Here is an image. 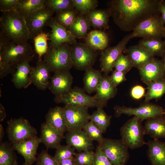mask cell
<instances>
[{"label": "cell", "mask_w": 165, "mask_h": 165, "mask_svg": "<svg viewBox=\"0 0 165 165\" xmlns=\"http://www.w3.org/2000/svg\"><path fill=\"white\" fill-rule=\"evenodd\" d=\"M164 116H165V108L164 109Z\"/></svg>", "instance_id": "obj_59"}, {"label": "cell", "mask_w": 165, "mask_h": 165, "mask_svg": "<svg viewBox=\"0 0 165 165\" xmlns=\"http://www.w3.org/2000/svg\"><path fill=\"white\" fill-rule=\"evenodd\" d=\"M83 130L92 141H97L100 144L103 140V133L92 121H89L87 122Z\"/></svg>", "instance_id": "obj_41"}, {"label": "cell", "mask_w": 165, "mask_h": 165, "mask_svg": "<svg viewBox=\"0 0 165 165\" xmlns=\"http://www.w3.org/2000/svg\"><path fill=\"white\" fill-rule=\"evenodd\" d=\"M54 101L57 103L77 105L88 108L104 107L94 96L87 95L82 90L78 87L72 89L65 94L55 96Z\"/></svg>", "instance_id": "obj_13"}, {"label": "cell", "mask_w": 165, "mask_h": 165, "mask_svg": "<svg viewBox=\"0 0 165 165\" xmlns=\"http://www.w3.org/2000/svg\"><path fill=\"white\" fill-rule=\"evenodd\" d=\"M49 33L42 32L33 38L35 51L41 57L44 55L48 51V46L47 41L50 40Z\"/></svg>", "instance_id": "obj_38"}, {"label": "cell", "mask_w": 165, "mask_h": 165, "mask_svg": "<svg viewBox=\"0 0 165 165\" xmlns=\"http://www.w3.org/2000/svg\"><path fill=\"white\" fill-rule=\"evenodd\" d=\"M71 45L64 43L57 47L49 46L44 55L43 60L50 72L54 73L70 71L72 67L71 49Z\"/></svg>", "instance_id": "obj_3"}, {"label": "cell", "mask_w": 165, "mask_h": 165, "mask_svg": "<svg viewBox=\"0 0 165 165\" xmlns=\"http://www.w3.org/2000/svg\"><path fill=\"white\" fill-rule=\"evenodd\" d=\"M54 158L59 164L61 161L69 159L73 156L75 153V149L68 145H59L56 149Z\"/></svg>", "instance_id": "obj_42"}, {"label": "cell", "mask_w": 165, "mask_h": 165, "mask_svg": "<svg viewBox=\"0 0 165 165\" xmlns=\"http://www.w3.org/2000/svg\"><path fill=\"white\" fill-rule=\"evenodd\" d=\"M161 57H162L161 60L162 64L163 75L164 77H165V51Z\"/></svg>", "instance_id": "obj_54"}, {"label": "cell", "mask_w": 165, "mask_h": 165, "mask_svg": "<svg viewBox=\"0 0 165 165\" xmlns=\"http://www.w3.org/2000/svg\"><path fill=\"white\" fill-rule=\"evenodd\" d=\"M63 108L67 131L83 130L89 120V108L72 104H65Z\"/></svg>", "instance_id": "obj_10"}, {"label": "cell", "mask_w": 165, "mask_h": 165, "mask_svg": "<svg viewBox=\"0 0 165 165\" xmlns=\"http://www.w3.org/2000/svg\"><path fill=\"white\" fill-rule=\"evenodd\" d=\"M71 54L73 66L79 70L92 67L97 56V50L85 43L76 42L71 45Z\"/></svg>", "instance_id": "obj_8"}, {"label": "cell", "mask_w": 165, "mask_h": 165, "mask_svg": "<svg viewBox=\"0 0 165 165\" xmlns=\"http://www.w3.org/2000/svg\"><path fill=\"white\" fill-rule=\"evenodd\" d=\"M116 87L112 82L109 77L106 75L102 76L94 96L105 107L108 101L116 94Z\"/></svg>", "instance_id": "obj_24"}, {"label": "cell", "mask_w": 165, "mask_h": 165, "mask_svg": "<svg viewBox=\"0 0 165 165\" xmlns=\"http://www.w3.org/2000/svg\"><path fill=\"white\" fill-rule=\"evenodd\" d=\"M4 131L2 125L0 124V142H2L4 136Z\"/></svg>", "instance_id": "obj_55"}, {"label": "cell", "mask_w": 165, "mask_h": 165, "mask_svg": "<svg viewBox=\"0 0 165 165\" xmlns=\"http://www.w3.org/2000/svg\"><path fill=\"white\" fill-rule=\"evenodd\" d=\"M45 6L55 13L75 8L73 0H46Z\"/></svg>", "instance_id": "obj_39"}, {"label": "cell", "mask_w": 165, "mask_h": 165, "mask_svg": "<svg viewBox=\"0 0 165 165\" xmlns=\"http://www.w3.org/2000/svg\"><path fill=\"white\" fill-rule=\"evenodd\" d=\"M90 25L85 15L79 14L71 25L69 31L76 39L85 38Z\"/></svg>", "instance_id": "obj_32"}, {"label": "cell", "mask_w": 165, "mask_h": 165, "mask_svg": "<svg viewBox=\"0 0 165 165\" xmlns=\"http://www.w3.org/2000/svg\"><path fill=\"white\" fill-rule=\"evenodd\" d=\"M114 109L116 117H119L123 114L134 115L142 121L164 115V109L162 107L149 102H145L136 108L116 105Z\"/></svg>", "instance_id": "obj_9"}, {"label": "cell", "mask_w": 165, "mask_h": 165, "mask_svg": "<svg viewBox=\"0 0 165 165\" xmlns=\"http://www.w3.org/2000/svg\"><path fill=\"white\" fill-rule=\"evenodd\" d=\"M91 165H113L101 150L99 145L97 147L94 158Z\"/></svg>", "instance_id": "obj_47"}, {"label": "cell", "mask_w": 165, "mask_h": 165, "mask_svg": "<svg viewBox=\"0 0 165 165\" xmlns=\"http://www.w3.org/2000/svg\"><path fill=\"white\" fill-rule=\"evenodd\" d=\"M47 26L50 27L52 29L49 35L50 40L49 46L57 47L64 43L72 45L77 42L76 39L72 36L70 32L58 24L54 17L49 21Z\"/></svg>", "instance_id": "obj_15"}, {"label": "cell", "mask_w": 165, "mask_h": 165, "mask_svg": "<svg viewBox=\"0 0 165 165\" xmlns=\"http://www.w3.org/2000/svg\"><path fill=\"white\" fill-rule=\"evenodd\" d=\"M22 0H0V11L4 13L16 10Z\"/></svg>", "instance_id": "obj_46"}, {"label": "cell", "mask_w": 165, "mask_h": 165, "mask_svg": "<svg viewBox=\"0 0 165 165\" xmlns=\"http://www.w3.org/2000/svg\"><path fill=\"white\" fill-rule=\"evenodd\" d=\"M134 67L133 65L127 55L122 53L115 62L114 68L115 70L126 73Z\"/></svg>", "instance_id": "obj_43"}, {"label": "cell", "mask_w": 165, "mask_h": 165, "mask_svg": "<svg viewBox=\"0 0 165 165\" xmlns=\"http://www.w3.org/2000/svg\"><path fill=\"white\" fill-rule=\"evenodd\" d=\"M165 26L160 16L155 15L145 20L132 31L133 37L162 39L164 37Z\"/></svg>", "instance_id": "obj_12"}, {"label": "cell", "mask_w": 165, "mask_h": 165, "mask_svg": "<svg viewBox=\"0 0 165 165\" xmlns=\"http://www.w3.org/2000/svg\"><path fill=\"white\" fill-rule=\"evenodd\" d=\"M15 70V66L9 65L0 61V78L1 79L4 77L9 74H13Z\"/></svg>", "instance_id": "obj_49"}, {"label": "cell", "mask_w": 165, "mask_h": 165, "mask_svg": "<svg viewBox=\"0 0 165 165\" xmlns=\"http://www.w3.org/2000/svg\"><path fill=\"white\" fill-rule=\"evenodd\" d=\"M35 52L28 42L17 44L9 41L0 48V61L16 66L26 59L34 57Z\"/></svg>", "instance_id": "obj_5"}, {"label": "cell", "mask_w": 165, "mask_h": 165, "mask_svg": "<svg viewBox=\"0 0 165 165\" xmlns=\"http://www.w3.org/2000/svg\"><path fill=\"white\" fill-rule=\"evenodd\" d=\"M138 69L142 81L147 85L164 77L161 60L155 57Z\"/></svg>", "instance_id": "obj_19"}, {"label": "cell", "mask_w": 165, "mask_h": 165, "mask_svg": "<svg viewBox=\"0 0 165 165\" xmlns=\"http://www.w3.org/2000/svg\"><path fill=\"white\" fill-rule=\"evenodd\" d=\"M6 131L9 142L14 145L36 136L37 131L29 121L22 117L7 122Z\"/></svg>", "instance_id": "obj_6"}, {"label": "cell", "mask_w": 165, "mask_h": 165, "mask_svg": "<svg viewBox=\"0 0 165 165\" xmlns=\"http://www.w3.org/2000/svg\"><path fill=\"white\" fill-rule=\"evenodd\" d=\"M0 31L11 41L17 44L28 42L29 31L25 19L16 10L2 13L0 18Z\"/></svg>", "instance_id": "obj_2"}, {"label": "cell", "mask_w": 165, "mask_h": 165, "mask_svg": "<svg viewBox=\"0 0 165 165\" xmlns=\"http://www.w3.org/2000/svg\"><path fill=\"white\" fill-rule=\"evenodd\" d=\"M95 152L92 151L80 152L75 153V162L76 165H91L94 160Z\"/></svg>", "instance_id": "obj_44"}, {"label": "cell", "mask_w": 165, "mask_h": 165, "mask_svg": "<svg viewBox=\"0 0 165 165\" xmlns=\"http://www.w3.org/2000/svg\"><path fill=\"white\" fill-rule=\"evenodd\" d=\"M160 10L161 15L160 17L163 23L165 24V2L164 0H161L160 6Z\"/></svg>", "instance_id": "obj_51"}, {"label": "cell", "mask_w": 165, "mask_h": 165, "mask_svg": "<svg viewBox=\"0 0 165 165\" xmlns=\"http://www.w3.org/2000/svg\"><path fill=\"white\" fill-rule=\"evenodd\" d=\"M46 0H22L16 11L25 19L31 13L45 6Z\"/></svg>", "instance_id": "obj_35"}, {"label": "cell", "mask_w": 165, "mask_h": 165, "mask_svg": "<svg viewBox=\"0 0 165 165\" xmlns=\"http://www.w3.org/2000/svg\"><path fill=\"white\" fill-rule=\"evenodd\" d=\"M33 58H28L15 66V71L12 74V81L17 88H26L32 83L30 74L32 67L29 62Z\"/></svg>", "instance_id": "obj_22"}, {"label": "cell", "mask_w": 165, "mask_h": 165, "mask_svg": "<svg viewBox=\"0 0 165 165\" xmlns=\"http://www.w3.org/2000/svg\"><path fill=\"white\" fill-rule=\"evenodd\" d=\"M130 94L133 99L138 100L145 96V89L141 86L137 85L131 88Z\"/></svg>", "instance_id": "obj_50"}, {"label": "cell", "mask_w": 165, "mask_h": 165, "mask_svg": "<svg viewBox=\"0 0 165 165\" xmlns=\"http://www.w3.org/2000/svg\"><path fill=\"white\" fill-rule=\"evenodd\" d=\"M98 145L113 165H126L129 157L128 148L121 139L104 138Z\"/></svg>", "instance_id": "obj_7"}, {"label": "cell", "mask_w": 165, "mask_h": 165, "mask_svg": "<svg viewBox=\"0 0 165 165\" xmlns=\"http://www.w3.org/2000/svg\"><path fill=\"white\" fill-rule=\"evenodd\" d=\"M45 119L46 123L64 133L67 131L63 108L57 106L50 108Z\"/></svg>", "instance_id": "obj_28"}, {"label": "cell", "mask_w": 165, "mask_h": 165, "mask_svg": "<svg viewBox=\"0 0 165 165\" xmlns=\"http://www.w3.org/2000/svg\"><path fill=\"white\" fill-rule=\"evenodd\" d=\"M50 71L43 60L39 57L35 67H32L30 74L31 80L38 88L44 90L49 87Z\"/></svg>", "instance_id": "obj_20"}, {"label": "cell", "mask_w": 165, "mask_h": 165, "mask_svg": "<svg viewBox=\"0 0 165 165\" xmlns=\"http://www.w3.org/2000/svg\"><path fill=\"white\" fill-rule=\"evenodd\" d=\"M144 128L145 134L154 139L165 138V116L163 115L146 120Z\"/></svg>", "instance_id": "obj_27"}, {"label": "cell", "mask_w": 165, "mask_h": 165, "mask_svg": "<svg viewBox=\"0 0 165 165\" xmlns=\"http://www.w3.org/2000/svg\"><path fill=\"white\" fill-rule=\"evenodd\" d=\"M55 13L45 6L31 13L25 19L30 33V38H33L43 32L44 27L53 17Z\"/></svg>", "instance_id": "obj_14"}, {"label": "cell", "mask_w": 165, "mask_h": 165, "mask_svg": "<svg viewBox=\"0 0 165 165\" xmlns=\"http://www.w3.org/2000/svg\"><path fill=\"white\" fill-rule=\"evenodd\" d=\"M58 165H76L74 156L61 161L58 164Z\"/></svg>", "instance_id": "obj_52"}, {"label": "cell", "mask_w": 165, "mask_h": 165, "mask_svg": "<svg viewBox=\"0 0 165 165\" xmlns=\"http://www.w3.org/2000/svg\"><path fill=\"white\" fill-rule=\"evenodd\" d=\"M163 38H164V40L165 41V31H164V35Z\"/></svg>", "instance_id": "obj_58"}, {"label": "cell", "mask_w": 165, "mask_h": 165, "mask_svg": "<svg viewBox=\"0 0 165 165\" xmlns=\"http://www.w3.org/2000/svg\"><path fill=\"white\" fill-rule=\"evenodd\" d=\"M41 141L37 136L12 145V147L24 157L26 163L32 164L36 162L37 150Z\"/></svg>", "instance_id": "obj_17"}, {"label": "cell", "mask_w": 165, "mask_h": 165, "mask_svg": "<svg viewBox=\"0 0 165 165\" xmlns=\"http://www.w3.org/2000/svg\"><path fill=\"white\" fill-rule=\"evenodd\" d=\"M85 71L83 78L84 91L89 94L96 92L102 76L101 72L92 67Z\"/></svg>", "instance_id": "obj_30"}, {"label": "cell", "mask_w": 165, "mask_h": 165, "mask_svg": "<svg viewBox=\"0 0 165 165\" xmlns=\"http://www.w3.org/2000/svg\"><path fill=\"white\" fill-rule=\"evenodd\" d=\"M56 13L54 17L56 22L68 31L79 14L75 8Z\"/></svg>", "instance_id": "obj_36"}, {"label": "cell", "mask_w": 165, "mask_h": 165, "mask_svg": "<svg viewBox=\"0 0 165 165\" xmlns=\"http://www.w3.org/2000/svg\"><path fill=\"white\" fill-rule=\"evenodd\" d=\"M90 26L100 30H106L109 28V18L110 16L108 9H94L85 15Z\"/></svg>", "instance_id": "obj_26"}, {"label": "cell", "mask_w": 165, "mask_h": 165, "mask_svg": "<svg viewBox=\"0 0 165 165\" xmlns=\"http://www.w3.org/2000/svg\"><path fill=\"white\" fill-rule=\"evenodd\" d=\"M161 0H112L108 9L115 24L122 31H133L140 23L160 16Z\"/></svg>", "instance_id": "obj_1"}, {"label": "cell", "mask_w": 165, "mask_h": 165, "mask_svg": "<svg viewBox=\"0 0 165 165\" xmlns=\"http://www.w3.org/2000/svg\"><path fill=\"white\" fill-rule=\"evenodd\" d=\"M85 43L96 50H103L108 47L109 39L107 34L100 30L90 31L85 38Z\"/></svg>", "instance_id": "obj_29"}, {"label": "cell", "mask_w": 165, "mask_h": 165, "mask_svg": "<svg viewBox=\"0 0 165 165\" xmlns=\"http://www.w3.org/2000/svg\"><path fill=\"white\" fill-rule=\"evenodd\" d=\"M147 89L144 96L145 102L160 98L165 94V77L149 83L147 85Z\"/></svg>", "instance_id": "obj_33"}, {"label": "cell", "mask_w": 165, "mask_h": 165, "mask_svg": "<svg viewBox=\"0 0 165 165\" xmlns=\"http://www.w3.org/2000/svg\"><path fill=\"white\" fill-rule=\"evenodd\" d=\"M12 145L9 142L0 143V165H13L17 160Z\"/></svg>", "instance_id": "obj_37"}, {"label": "cell", "mask_w": 165, "mask_h": 165, "mask_svg": "<svg viewBox=\"0 0 165 165\" xmlns=\"http://www.w3.org/2000/svg\"><path fill=\"white\" fill-rule=\"evenodd\" d=\"M164 2H165V0H164Z\"/></svg>", "instance_id": "obj_60"}, {"label": "cell", "mask_w": 165, "mask_h": 165, "mask_svg": "<svg viewBox=\"0 0 165 165\" xmlns=\"http://www.w3.org/2000/svg\"><path fill=\"white\" fill-rule=\"evenodd\" d=\"M64 138L67 145L80 152L92 151L94 148L93 141L82 130L67 131Z\"/></svg>", "instance_id": "obj_18"}, {"label": "cell", "mask_w": 165, "mask_h": 165, "mask_svg": "<svg viewBox=\"0 0 165 165\" xmlns=\"http://www.w3.org/2000/svg\"><path fill=\"white\" fill-rule=\"evenodd\" d=\"M138 44L154 57H161L165 51V41L162 39L143 38Z\"/></svg>", "instance_id": "obj_31"}, {"label": "cell", "mask_w": 165, "mask_h": 165, "mask_svg": "<svg viewBox=\"0 0 165 165\" xmlns=\"http://www.w3.org/2000/svg\"><path fill=\"white\" fill-rule=\"evenodd\" d=\"M22 165H32V164L26 163H24L22 164Z\"/></svg>", "instance_id": "obj_57"}, {"label": "cell", "mask_w": 165, "mask_h": 165, "mask_svg": "<svg viewBox=\"0 0 165 165\" xmlns=\"http://www.w3.org/2000/svg\"><path fill=\"white\" fill-rule=\"evenodd\" d=\"M112 116L108 115L103 110V107L97 108L90 115L89 119L104 133L110 125Z\"/></svg>", "instance_id": "obj_34"}, {"label": "cell", "mask_w": 165, "mask_h": 165, "mask_svg": "<svg viewBox=\"0 0 165 165\" xmlns=\"http://www.w3.org/2000/svg\"><path fill=\"white\" fill-rule=\"evenodd\" d=\"M72 82L70 71L56 72L51 78L48 88L55 96L62 95L71 90Z\"/></svg>", "instance_id": "obj_16"}, {"label": "cell", "mask_w": 165, "mask_h": 165, "mask_svg": "<svg viewBox=\"0 0 165 165\" xmlns=\"http://www.w3.org/2000/svg\"><path fill=\"white\" fill-rule=\"evenodd\" d=\"M126 73L115 70L110 78L113 84L116 86L126 80Z\"/></svg>", "instance_id": "obj_48"}, {"label": "cell", "mask_w": 165, "mask_h": 165, "mask_svg": "<svg viewBox=\"0 0 165 165\" xmlns=\"http://www.w3.org/2000/svg\"><path fill=\"white\" fill-rule=\"evenodd\" d=\"M6 117V113L3 105L0 104V122L2 121Z\"/></svg>", "instance_id": "obj_53"}, {"label": "cell", "mask_w": 165, "mask_h": 165, "mask_svg": "<svg viewBox=\"0 0 165 165\" xmlns=\"http://www.w3.org/2000/svg\"><path fill=\"white\" fill-rule=\"evenodd\" d=\"M123 53L128 56L134 67L138 69L155 57L138 44L127 48Z\"/></svg>", "instance_id": "obj_23"}, {"label": "cell", "mask_w": 165, "mask_h": 165, "mask_svg": "<svg viewBox=\"0 0 165 165\" xmlns=\"http://www.w3.org/2000/svg\"><path fill=\"white\" fill-rule=\"evenodd\" d=\"M73 1L76 11L83 15L95 9L99 4L97 0H73Z\"/></svg>", "instance_id": "obj_40"}, {"label": "cell", "mask_w": 165, "mask_h": 165, "mask_svg": "<svg viewBox=\"0 0 165 165\" xmlns=\"http://www.w3.org/2000/svg\"><path fill=\"white\" fill-rule=\"evenodd\" d=\"M36 165H58L54 156L50 155L47 150H43L37 156Z\"/></svg>", "instance_id": "obj_45"}, {"label": "cell", "mask_w": 165, "mask_h": 165, "mask_svg": "<svg viewBox=\"0 0 165 165\" xmlns=\"http://www.w3.org/2000/svg\"><path fill=\"white\" fill-rule=\"evenodd\" d=\"M147 154L152 165H165V142L158 139L149 140Z\"/></svg>", "instance_id": "obj_25"}, {"label": "cell", "mask_w": 165, "mask_h": 165, "mask_svg": "<svg viewBox=\"0 0 165 165\" xmlns=\"http://www.w3.org/2000/svg\"><path fill=\"white\" fill-rule=\"evenodd\" d=\"M134 38L132 33L124 37L118 44L102 50L100 59L101 71L105 75L112 71L114 64L119 56L127 48L129 42Z\"/></svg>", "instance_id": "obj_11"}, {"label": "cell", "mask_w": 165, "mask_h": 165, "mask_svg": "<svg viewBox=\"0 0 165 165\" xmlns=\"http://www.w3.org/2000/svg\"><path fill=\"white\" fill-rule=\"evenodd\" d=\"M142 121L134 116L129 119L120 129L121 140L130 149L137 148L147 144L144 140L145 134Z\"/></svg>", "instance_id": "obj_4"}, {"label": "cell", "mask_w": 165, "mask_h": 165, "mask_svg": "<svg viewBox=\"0 0 165 165\" xmlns=\"http://www.w3.org/2000/svg\"><path fill=\"white\" fill-rule=\"evenodd\" d=\"M13 165H18V163L17 160L14 162Z\"/></svg>", "instance_id": "obj_56"}, {"label": "cell", "mask_w": 165, "mask_h": 165, "mask_svg": "<svg viewBox=\"0 0 165 165\" xmlns=\"http://www.w3.org/2000/svg\"><path fill=\"white\" fill-rule=\"evenodd\" d=\"M40 138L47 149H56L64 136L63 133L45 122L41 125Z\"/></svg>", "instance_id": "obj_21"}]
</instances>
